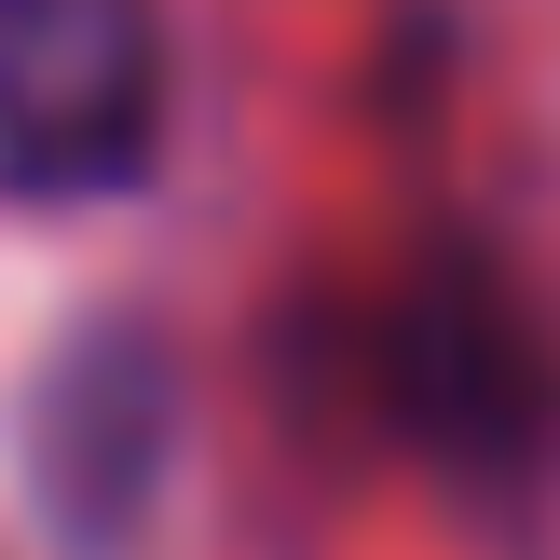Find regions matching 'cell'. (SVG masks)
<instances>
[{
    "mask_svg": "<svg viewBox=\"0 0 560 560\" xmlns=\"http://www.w3.org/2000/svg\"><path fill=\"white\" fill-rule=\"evenodd\" d=\"M164 137L151 0H0V178L109 191Z\"/></svg>",
    "mask_w": 560,
    "mask_h": 560,
    "instance_id": "6da1fadb",
    "label": "cell"
},
{
    "mask_svg": "<svg viewBox=\"0 0 560 560\" xmlns=\"http://www.w3.org/2000/svg\"><path fill=\"white\" fill-rule=\"evenodd\" d=\"M410 410H424V438H452V452H520V438L547 424L506 301H424V315H410Z\"/></svg>",
    "mask_w": 560,
    "mask_h": 560,
    "instance_id": "7a4b0ae2",
    "label": "cell"
}]
</instances>
